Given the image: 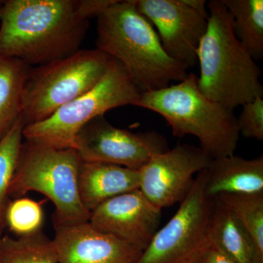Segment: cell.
I'll return each mask as SVG.
<instances>
[{"label": "cell", "mask_w": 263, "mask_h": 263, "mask_svg": "<svg viewBox=\"0 0 263 263\" xmlns=\"http://www.w3.org/2000/svg\"><path fill=\"white\" fill-rule=\"evenodd\" d=\"M133 105L160 114L174 136L196 137L212 159L234 155L240 136L237 117L233 109L202 94L195 74L167 87L142 92Z\"/></svg>", "instance_id": "obj_4"}, {"label": "cell", "mask_w": 263, "mask_h": 263, "mask_svg": "<svg viewBox=\"0 0 263 263\" xmlns=\"http://www.w3.org/2000/svg\"><path fill=\"white\" fill-rule=\"evenodd\" d=\"M0 263H3L2 262L1 254H0Z\"/></svg>", "instance_id": "obj_26"}, {"label": "cell", "mask_w": 263, "mask_h": 263, "mask_svg": "<svg viewBox=\"0 0 263 263\" xmlns=\"http://www.w3.org/2000/svg\"><path fill=\"white\" fill-rule=\"evenodd\" d=\"M139 187V170L98 162L81 164L79 195L83 205L90 213L109 199Z\"/></svg>", "instance_id": "obj_15"}, {"label": "cell", "mask_w": 263, "mask_h": 263, "mask_svg": "<svg viewBox=\"0 0 263 263\" xmlns=\"http://www.w3.org/2000/svg\"><path fill=\"white\" fill-rule=\"evenodd\" d=\"M141 93L126 67L110 57L106 72L94 87L42 122L25 126L23 137L41 146L74 148L76 136L87 123L111 109L134 105Z\"/></svg>", "instance_id": "obj_6"}, {"label": "cell", "mask_w": 263, "mask_h": 263, "mask_svg": "<svg viewBox=\"0 0 263 263\" xmlns=\"http://www.w3.org/2000/svg\"><path fill=\"white\" fill-rule=\"evenodd\" d=\"M212 160L200 147L176 145L153 156L139 169L140 191L161 210L181 202L193 187L195 175Z\"/></svg>", "instance_id": "obj_11"}, {"label": "cell", "mask_w": 263, "mask_h": 263, "mask_svg": "<svg viewBox=\"0 0 263 263\" xmlns=\"http://www.w3.org/2000/svg\"><path fill=\"white\" fill-rule=\"evenodd\" d=\"M205 169L168 222L158 230L136 263H186L209 243L214 199L205 194Z\"/></svg>", "instance_id": "obj_8"}, {"label": "cell", "mask_w": 263, "mask_h": 263, "mask_svg": "<svg viewBox=\"0 0 263 263\" xmlns=\"http://www.w3.org/2000/svg\"><path fill=\"white\" fill-rule=\"evenodd\" d=\"M0 22V55L29 66L73 54L89 27L79 0H8Z\"/></svg>", "instance_id": "obj_1"}, {"label": "cell", "mask_w": 263, "mask_h": 263, "mask_svg": "<svg viewBox=\"0 0 263 263\" xmlns=\"http://www.w3.org/2000/svg\"><path fill=\"white\" fill-rule=\"evenodd\" d=\"M263 193V157L247 160L235 155L212 159L205 169V194Z\"/></svg>", "instance_id": "obj_14"}, {"label": "cell", "mask_w": 263, "mask_h": 263, "mask_svg": "<svg viewBox=\"0 0 263 263\" xmlns=\"http://www.w3.org/2000/svg\"><path fill=\"white\" fill-rule=\"evenodd\" d=\"M59 263H136L143 251L97 229L89 221L55 228Z\"/></svg>", "instance_id": "obj_13"}, {"label": "cell", "mask_w": 263, "mask_h": 263, "mask_svg": "<svg viewBox=\"0 0 263 263\" xmlns=\"http://www.w3.org/2000/svg\"><path fill=\"white\" fill-rule=\"evenodd\" d=\"M235 37L254 60L263 58L262 0H222Z\"/></svg>", "instance_id": "obj_18"}, {"label": "cell", "mask_w": 263, "mask_h": 263, "mask_svg": "<svg viewBox=\"0 0 263 263\" xmlns=\"http://www.w3.org/2000/svg\"><path fill=\"white\" fill-rule=\"evenodd\" d=\"M83 161L74 148L22 143L9 189L10 198L29 192L45 195L54 205V228L89 221L91 213L81 201L79 176Z\"/></svg>", "instance_id": "obj_5"}, {"label": "cell", "mask_w": 263, "mask_h": 263, "mask_svg": "<svg viewBox=\"0 0 263 263\" xmlns=\"http://www.w3.org/2000/svg\"><path fill=\"white\" fill-rule=\"evenodd\" d=\"M201 263H235L209 242L198 255Z\"/></svg>", "instance_id": "obj_24"}, {"label": "cell", "mask_w": 263, "mask_h": 263, "mask_svg": "<svg viewBox=\"0 0 263 263\" xmlns=\"http://www.w3.org/2000/svg\"><path fill=\"white\" fill-rule=\"evenodd\" d=\"M24 127L22 116L0 141V238L6 228L5 214L11 200L9 189L16 167Z\"/></svg>", "instance_id": "obj_20"}, {"label": "cell", "mask_w": 263, "mask_h": 263, "mask_svg": "<svg viewBox=\"0 0 263 263\" xmlns=\"http://www.w3.org/2000/svg\"><path fill=\"white\" fill-rule=\"evenodd\" d=\"M30 66L0 55V141L22 116L24 89Z\"/></svg>", "instance_id": "obj_17"}, {"label": "cell", "mask_w": 263, "mask_h": 263, "mask_svg": "<svg viewBox=\"0 0 263 263\" xmlns=\"http://www.w3.org/2000/svg\"><path fill=\"white\" fill-rule=\"evenodd\" d=\"M161 217L162 210L136 190L103 202L91 213L89 222L143 252L158 230Z\"/></svg>", "instance_id": "obj_12"}, {"label": "cell", "mask_w": 263, "mask_h": 263, "mask_svg": "<svg viewBox=\"0 0 263 263\" xmlns=\"http://www.w3.org/2000/svg\"><path fill=\"white\" fill-rule=\"evenodd\" d=\"M186 263H201V262H200V261L199 260L198 256H197V257H195V258L191 259V260L189 261V262H187Z\"/></svg>", "instance_id": "obj_25"}, {"label": "cell", "mask_w": 263, "mask_h": 263, "mask_svg": "<svg viewBox=\"0 0 263 263\" xmlns=\"http://www.w3.org/2000/svg\"><path fill=\"white\" fill-rule=\"evenodd\" d=\"M141 14L157 28L164 51L186 69L197 62L199 44L206 31L205 0H135Z\"/></svg>", "instance_id": "obj_10"}, {"label": "cell", "mask_w": 263, "mask_h": 263, "mask_svg": "<svg viewBox=\"0 0 263 263\" xmlns=\"http://www.w3.org/2000/svg\"><path fill=\"white\" fill-rule=\"evenodd\" d=\"M3 263H59L53 241L43 230L25 236L0 238Z\"/></svg>", "instance_id": "obj_19"}, {"label": "cell", "mask_w": 263, "mask_h": 263, "mask_svg": "<svg viewBox=\"0 0 263 263\" xmlns=\"http://www.w3.org/2000/svg\"><path fill=\"white\" fill-rule=\"evenodd\" d=\"M241 112L237 118L239 134L246 138L263 140V97H258L242 105Z\"/></svg>", "instance_id": "obj_23"}, {"label": "cell", "mask_w": 263, "mask_h": 263, "mask_svg": "<svg viewBox=\"0 0 263 263\" xmlns=\"http://www.w3.org/2000/svg\"><path fill=\"white\" fill-rule=\"evenodd\" d=\"M84 162L141 169L153 156L169 149L156 131L133 133L112 125L104 116L90 121L76 136L75 148Z\"/></svg>", "instance_id": "obj_9"}, {"label": "cell", "mask_w": 263, "mask_h": 263, "mask_svg": "<svg viewBox=\"0 0 263 263\" xmlns=\"http://www.w3.org/2000/svg\"><path fill=\"white\" fill-rule=\"evenodd\" d=\"M214 199L236 216L263 256V193L222 194Z\"/></svg>", "instance_id": "obj_21"}, {"label": "cell", "mask_w": 263, "mask_h": 263, "mask_svg": "<svg viewBox=\"0 0 263 263\" xmlns=\"http://www.w3.org/2000/svg\"><path fill=\"white\" fill-rule=\"evenodd\" d=\"M43 202L28 197L10 200L5 214V226L17 237L34 234L43 230Z\"/></svg>", "instance_id": "obj_22"}, {"label": "cell", "mask_w": 263, "mask_h": 263, "mask_svg": "<svg viewBox=\"0 0 263 263\" xmlns=\"http://www.w3.org/2000/svg\"><path fill=\"white\" fill-rule=\"evenodd\" d=\"M110 57L98 49L73 54L31 69L24 89L25 126L42 122L94 87L105 75Z\"/></svg>", "instance_id": "obj_7"}, {"label": "cell", "mask_w": 263, "mask_h": 263, "mask_svg": "<svg viewBox=\"0 0 263 263\" xmlns=\"http://www.w3.org/2000/svg\"><path fill=\"white\" fill-rule=\"evenodd\" d=\"M208 238L213 246L235 263H263V256L245 227L216 199Z\"/></svg>", "instance_id": "obj_16"}, {"label": "cell", "mask_w": 263, "mask_h": 263, "mask_svg": "<svg viewBox=\"0 0 263 263\" xmlns=\"http://www.w3.org/2000/svg\"><path fill=\"white\" fill-rule=\"evenodd\" d=\"M3 2L0 1V5H1L2 4H3Z\"/></svg>", "instance_id": "obj_27"}, {"label": "cell", "mask_w": 263, "mask_h": 263, "mask_svg": "<svg viewBox=\"0 0 263 263\" xmlns=\"http://www.w3.org/2000/svg\"><path fill=\"white\" fill-rule=\"evenodd\" d=\"M97 17V48L120 62L142 92L187 77V69L166 53L155 27L140 13L135 0H115Z\"/></svg>", "instance_id": "obj_2"}, {"label": "cell", "mask_w": 263, "mask_h": 263, "mask_svg": "<svg viewBox=\"0 0 263 263\" xmlns=\"http://www.w3.org/2000/svg\"><path fill=\"white\" fill-rule=\"evenodd\" d=\"M207 9V29L197 51V86L206 98L233 110L263 97L261 70L235 37L222 0H212Z\"/></svg>", "instance_id": "obj_3"}]
</instances>
